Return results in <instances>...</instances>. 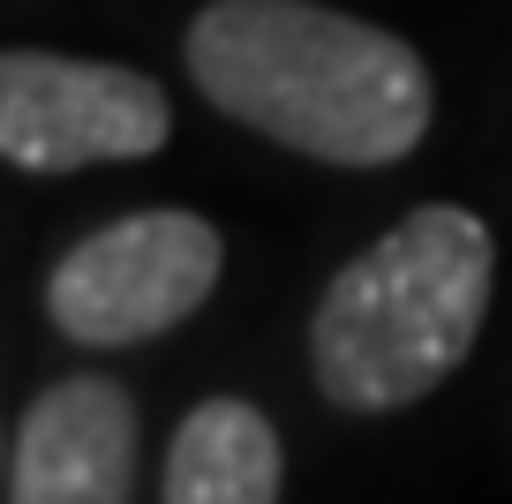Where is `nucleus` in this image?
Masks as SVG:
<instances>
[{
    "label": "nucleus",
    "instance_id": "nucleus-3",
    "mask_svg": "<svg viewBox=\"0 0 512 504\" xmlns=\"http://www.w3.org/2000/svg\"><path fill=\"white\" fill-rule=\"evenodd\" d=\"M226 241L196 211H128L83 234L46 279V316L76 347H136L189 324L211 301Z\"/></svg>",
    "mask_w": 512,
    "mask_h": 504
},
{
    "label": "nucleus",
    "instance_id": "nucleus-6",
    "mask_svg": "<svg viewBox=\"0 0 512 504\" xmlns=\"http://www.w3.org/2000/svg\"><path fill=\"white\" fill-rule=\"evenodd\" d=\"M287 452L249 399H204L174 429L166 504H279Z\"/></svg>",
    "mask_w": 512,
    "mask_h": 504
},
{
    "label": "nucleus",
    "instance_id": "nucleus-2",
    "mask_svg": "<svg viewBox=\"0 0 512 504\" xmlns=\"http://www.w3.org/2000/svg\"><path fill=\"white\" fill-rule=\"evenodd\" d=\"M497 241L467 204H422L332 271L309 324V362L332 407L392 414L467 362L490 316Z\"/></svg>",
    "mask_w": 512,
    "mask_h": 504
},
{
    "label": "nucleus",
    "instance_id": "nucleus-5",
    "mask_svg": "<svg viewBox=\"0 0 512 504\" xmlns=\"http://www.w3.org/2000/svg\"><path fill=\"white\" fill-rule=\"evenodd\" d=\"M136 399L106 377H68L31 399L8 444V504H128Z\"/></svg>",
    "mask_w": 512,
    "mask_h": 504
},
{
    "label": "nucleus",
    "instance_id": "nucleus-4",
    "mask_svg": "<svg viewBox=\"0 0 512 504\" xmlns=\"http://www.w3.org/2000/svg\"><path fill=\"white\" fill-rule=\"evenodd\" d=\"M174 136V106L121 61H68L16 46L0 61V158L23 174H76L98 158H151Z\"/></svg>",
    "mask_w": 512,
    "mask_h": 504
},
{
    "label": "nucleus",
    "instance_id": "nucleus-1",
    "mask_svg": "<svg viewBox=\"0 0 512 504\" xmlns=\"http://www.w3.org/2000/svg\"><path fill=\"white\" fill-rule=\"evenodd\" d=\"M189 76L226 121L332 166H392L430 128V68L384 23L317 0H211Z\"/></svg>",
    "mask_w": 512,
    "mask_h": 504
}]
</instances>
